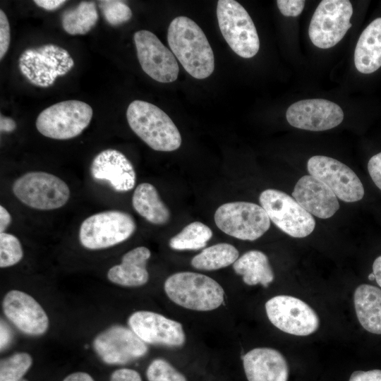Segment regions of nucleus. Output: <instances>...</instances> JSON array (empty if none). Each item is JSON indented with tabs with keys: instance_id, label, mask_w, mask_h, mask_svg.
Returning <instances> with one entry per match:
<instances>
[{
	"instance_id": "f257e3e1",
	"label": "nucleus",
	"mask_w": 381,
	"mask_h": 381,
	"mask_svg": "<svg viewBox=\"0 0 381 381\" xmlns=\"http://www.w3.org/2000/svg\"><path fill=\"white\" fill-rule=\"evenodd\" d=\"M167 41L171 51L184 69L196 79L209 77L214 69L212 49L202 29L186 16L169 24Z\"/></svg>"
},
{
	"instance_id": "cd10ccee",
	"label": "nucleus",
	"mask_w": 381,
	"mask_h": 381,
	"mask_svg": "<svg viewBox=\"0 0 381 381\" xmlns=\"http://www.w3.org/2000/svg\"><path fill=\"white\" fill-rule=\"evenodd\" d=\"M212 234L209 226L200 222H193L173 236L169 245L176 250H200L206 246Z\"/></svg>"
},
{
	"instance_id": "a18cd8bd",
	"label": "nucleus",
	"mask_w": 381,
	"mask_h": 381,
	"mask_svg": "<svg viewBox=\"0 0 381 381\" xmlns=\"http://www.w3.org/2000/svg\"><path fill=\"white\" fill-rule=\"evenodd\" d=\"M368 278V279L370 280V281L375 280V275H374L373 273L369 274Z\"/></svg>"
},
{
	"instance_id": "5701e85b",
	"label": "nucleus",
	"mask_w": 381,
	"mask_h": 381,
	"mask_svg": "<svg viewBox=\"0 0 381 381\" xmlns=\"http://www.w3.org/2000/svg\"><path fill=\"white\" fill-rule=\"evenodd\" d=\"M353 303L361 326L369 332L381 334V289L361 284L355 290Z\"/></svg>"
},
{
	"instance_id": "a211bd4d",
	"label": "nucleus",
	"mask_w": 381,
	"mask_h": 381,
	"mask_svg": "<svg viewBox=\"0 0 381 381\" xmlns=\"http://www.w3.org/2000/svg\"><path fill=\"white\" fill-rule=\"evenodd\" d=\"M92 177L105 181L119 193L132 190L136 182V174L130 160L120 151L107 149L97 154L90 165Z\"/></svg>"
},
{
	"instance_id": "c756f323",
	"label": "nucleus",
	"mask_w": 381,
	"mask_h": 381,
	"mask_svg": "<svg viewBox=\"0 0 381 381\" xmlns=\"http://www.w3.org/2000/svg\"><path fill=\"white\" fill-rule=\"evenodd\" d=\"M23 256V250L18 238L8 233H0V267L13 266L19 262Z\"/></svg>"
},
{
	"instance_id": "9d476101",
	"label": "nucleus",
	"mask_w": 381,
	"mask_h": 381,
	"mask_svg": "<svg viewBox=\"0 0 381 381\" xmlns=\"http://www.w3.org/2000/svg\"><path fill=\"white\" fill-rule=\"evenodd\" d=\"M351 3L348 0H323L311 18L308 35L318 48L329 49L339 42L351 27Z\"/></svg>"
},
{
	"instance_id": "dca6fc26",
	"label": "nucleus",
	"mask_w": 381,
	"mask_h": 381,
	"mask_svg": "<svg viewBox=\"0 0 381 381\" xmlns=\"http://www.w3.org/2000/svg\"><path fill=\"white\" fill-rule=\"evenodd\" d=\"M286 118L295 128L322 131L339 125L344 119L341 108L325 99H308L298 101L287 109Z\"/></svg>"
},
{
	"instance_id": "c9c22d12",
	"label": "nucleus",
	"mask_w": 381,
	"mask_h": 381,
	"mask_svg": "<svg viewBox=\"0 0 381 381\" xmlns=\"http://www.w3.org/2000/svg\"><path fill=\"white\" fill-rule=\"evenodd\" d=\"M110 381H142V378L135 370L120 368L113 372Z\"/></svg>"
},
{
	"instance_id": "e433bc0d",
	"label": "nucleus",
	"mask_w": 381,
	"mask_h": 381,
	"mask_svg": "<svg viewBox=\"0 0 381 381\" xmlns=\"http://www.w3.org/2000/svg\"><path fill=\"white\" fill-rule=\"evenodd\" d=\"M349 381H381V370L354 371Z\"/></svg>"
},
{
	"instance_id": "412c9836",
	"label": "nucleus",
	"mask_w": 381,
	"mask_h": 381,
	"mask_svg": "<svg viewBox=\"0 0 381 381\" xmlns=\"http://www.w3.org/2000/svg\"><path fill=\"white\" fill-rule=\"evenodd\" d=\"M150 256V250L145 246L129 250L123 255L120 264L109 270V280L114 284L128 287L145 284L149 279L146 265Z\"/></svg>"
},
{
	"instance_id": "b1692460",
	"label": "nucleus",
	"mask_w": 381,
	"mask_h": 381,
	"mask_svg": "<svg viewBox=\"0 0 381 381\" xmlns=\"http://www.w3.org/2000/svg\"><path fill=\"white\" fill-rule=\"evenodd\" d=\"M134 210L147 222L157 225L167 223L170 212L163 202L156 188L151 183H140L132 197Z\"/></svg>"
},
{
	"instance_id": "72a5a7b5",
	"label": "nucleus",
	"mask_w": 381,
	"mask_h": 381,
	"mask_svg": "<svg viewBox=\"0 0 381 381\" xmlns=\"http://www.w3.org/2000/svg\"><path fill=\"white\" fill-rule=\"evenodd\" d=\"M277 5L284 16H298L304 8L305 1L303 0H277Z\"/></svg>"
},
{
	"instance_id": "4c0bfd02",
	"label": "nucleus",
	"mask_w": 381,
	"mask_h": 381,
	"mask_svg": "<svg viewBox=\"0 0 381 381\" xmlns=\"http://www.w3.org/2000/svg\"><path fill=\"white\" fill-rule=\"evenodd\" d=\"M64 0H35L34 3L40 8L47 11H54L64 5Z\"/></svg>"
},
{
	"instance_id": "4468645a",
	"label": "nucleus",
	"mask_w": 381,
	"mask_h": 381,
	"mask_svg": "<svg viewBox=\"0 0 381 381\" xmlns=\"http://www.w3.org/2000/svg\"><path fill=\"white\" fill-rule=\"evenodd\" d=\"M92 346L98 356L106 363L123 365L144 356L148 348L130 328L114 325L99 333Z\"/></svg>"
},
{
	"instance_id": "49530a36",
	"label": "nucleus",
	"mask_w": 381,
	"mask_h": 381,
	"mask_svg": "<svg viewBox=\"0 0 381 381\" xmlns=\"http://www.w3.org/2000/svg\"><path fill=\"white\" fill-rule=\"evenodd\" d=\"M19 381H27V380H24V379H22V380H19Z\"/></svg>"
},
{
	"instance_id": "aec40b11",
	"label": "nucleus",
	"mask_w": 381,
	"mask_h": 381,
	"mask_svg": "<svg viewBox=\"0 0 381 381\" xmlns=\"http://www.w3.org/2000/svg\"><path fill=\"white\" fill-rule=\"evenodd\" d=\"M243 365L248 381H287L289 367L284 356L277 350L255 348L243 357Z\"/></svg>"
},
{
	"instance_id": "37998d69",
	"label": "nucleus",
	"mask_w": 381,
	"mask_h": 381,
	"mask_svg": "<svg viewBox=\"0 0 381 381\" xmlns=\"http://www.w3.org/2000/svg\"><path fill=\"white\" fill-rule=\"evenodd\" d=\"M9 332L5 324L1 322V349L5 347L8 344L9 339Z\"/></svg>"
},
{
	"instance_id": "2eb2a0df",
	"label": "nucleus",
	"mask_w": 381,
	"mask_h": 381,
	"mask_svg": "<svg viewBox=\"0 0 381 381\" xmlns=\"http://www.w3.org/2000/svg\"><path fill=\"white\" fill-rule=\"evenodd\" d=\"M128 324L146 344L177 348L186 341L182 325L157 313L136 311L128 318Z\"/></svg>"
},
{
	"instance_id": "79ce46f5",
	"label": "nucleus",
	"mask_w": 381,
	"mask_h": 381,
	"mask_svg": "<svg viewBox=\"0 0 381 381\" xmlns=\"http://www.w3.org/2000/svg\"><path fill=\"white\" fill-rule=\"evenodd\" d=\"M373 273L377 284L381 287V255L377 257L373 264Z\"/></svg>"
},
{
	"instance_id": "c85d7f7f",
	"label": "nucleus",
	"mask_w": 381,
	"mask_h": 381,
	"mask_svg": "<svg viewBox=\"0 0 381 381\" xmlns=\"http://www.w3.org/2000/svg\"><path fill=\"white\" fill-rule=\"evenodd\" d=\"M32 363V357L25 352L16 353L2 359L0 363V381L22 380Z\"/></svg>"
},
{
	"instance_id": "2f4dec72",
	"label": "nucleus",
	"mask_w": 381,
	"mask_h": 381,
	"mask_svg": "<svg viewBox=\"0 0 381 381\" xmlns=\"http://www.w3.org/2000/svg\"><path fill=\"white\" fill-rule=\"evenodd\" d=\"M148 381H187L167 361L162 358L153 360L146 371Z\"/></svg>"
},
{
	"instance_id": "ddd939ff",
	"label": "nucleus",
	"mask_w": 381,
	"mask_h": 381,
	"mask_svg": "<svg viewBox=\"0 0 381 381\" xmlns=\"http://www.w3.org/2000/svg\"><path fill=\"white\" fill-rule=\"evenodd\" d=\"M133 40L139 63L147 75L159 83H171L177 79L179 68L175 56L153 32L137 31Z\"/></svg>"
},
{
	"instance_id": "1a4fd4ad",
	"label": "nucleus",
	"mask_w": 381,
	"mask_h": 381,
	"mask_svg": "<svg viewBox=\"0 0 381 381\" xmlns=\"http://www.w3.org/2000/svg\"><path fill=\"white\" fill-rule=\"evenodd\" d=\"M270 219L282 231L294 238H303L314 230L312 214L288 194L276 189L263 190L259 197Z\"/></svg>"
},
{
	"instance_id": "bb28decb",
	"label": "nucleus",
	"mask_w": 381,
	"mask_h": 381,
	"mask_svg": "<svg viewBox=\"0 0 381 381\" xmlns=\"http://www.w3.org/2000/svg\"><path fill=\"white\" fill-rule=\"evenodd\" d=\"M99 16L93 1H81L76 7L64 12L62 27L69 35H85L97 23Z\"/></svg>"
},
{
	"instance_id": "6ab92c4d",
	"label": "nucleus",
	"mask_w": 381,
	"mask_h": 381,
	"mask_svg": "<svg viewBox=\"0 0 381 381\" xmlns=\"http://www.w3.org/2000/svg\"><path fill=\"white\" fill-rule=\"evenodd\" d=\"M292 195L303 208L318 218H329L339 208L332 190L311 175H305L297 181Z\"/></svg>"
},
{
	"instance_id": "f3484780",
	"label": "nucleus",
	"mask_w": 381,
	"mask_h": 381,
	"mask_svg": "<svg viewBox=\"0 0 381 381\" xmlns=\"http://www.w3.org/2000/svg\"><path fill=\"white\" fill-rule=\"evenodd\" d=\"M2 306L7 318L22 332L40 336L47 332V315L29 294L18 290L10 291L5 295Z\"/></svg>"
},
{
	"instance_id": "4be33fe9",
	"label": "nucleus",
	"mask_w": 381,
	"mask_h": 381,
	"mask_svg": "<svg viewBox=\"0 0 381 381\" xmlns=\"http://www.w3.org/2000/svg\"><path fill=\"white\" fill-rule=\"evenodd\" d=\"M356 69L364 74L381 66V18L372 21L363 31L354 51Z\"/></svg>"
},
{
	"instance_id": "58836bf2",
	"label": "nucleus",
	"mask_w": 381,
	"mask_h": 381,
	"mask_svg": "<svg viewBox=\"0 0 381 381\" xmlns=\"http://www.w3.org/2000/svg\"><path fill=\"white\" fill-rule=\"evenodd\" d=\"M16 128V122L11 118L2 116H0L1 132L11 133Z\"/></svg>"
},
{
	"instance_id": "0eeeda50",
	"label": "nucleus",
	"mask_w": 381,
	"mask_h": 381,
	"mask_svg": "<svg viewBox=\"0 0 381 381\" xmlns=\"http://www.w3.org/2000/svg\"><path fill=\"white\" fill-rule=\"evenodd\" d=\"M14 195L30 207L50 210L63 207L70 198L68 185L58 176L44 171H30L13 184Z\"/></svg>"
},
{
	"instance_id": "9b49d317",
	"label": "nucleus",
	"mask_w": 381,
	"mask_h": 381,
	"mask_svg": "<svg viewBox=\"0 0 381 381\" xmlns=\"http://www.w3.org/2000/svg\"><path fill=\"white\" fill-rule=\"evenodd\" d=\"M265 310L273 325L290 334L308 336L319 327V318L313 309L294 296H274L266 302Z\"/></svg>"
},
{
	"instance_id": "f8f14e48",
	"label": "nucleus",
	"mask_w": 381,
	"mask_h": 381,
	"mask_svg": "<svg viewBox=\"0 0 381 381\" xmlns=\"http://www.w3.org/2000/svg\"><path fill=\"white\" fill-rule=\"evenodd\" d=\"M307 169L310 175L327 185L342 201L353 202L363 198L361 180L344 163L329 157L315 155L308 159Z\"/></svg>"
},
{
	"instance_id": "a19ab883",
	"label": "nucleus",
	"mask_w": 381,
	"mask_h": 381,
	"mask_svg": "<svg viewBox=\"0 0 381 381\" xmlns=\"http://www.w3.org/2000/svg\"><path fill=\"white\" fill-rule=\"evenodd\" d=\"M63 381H95L87 373L76 372L66 376Z\"/></svg>"
},
{
	"instance_id": "6e6552de",
	"label": "nucleus",
	"mask_w": 381,
	"mask_h": 381,
	"mask_svg": "<svg viewBox=\"0 0 381 381\" xmlns=\"http://www.w3.org/2000/svg\"><path fill=\"white\" fill-rule=\"evenodd\" d=\"M224 233L243 241H255L270 228V219L262 206L250 202H231L220 205L214 216Z\"/></svg>"
},
{
	"instance_id": "c03bdc74",
	"label": "nucleus",
	"mask_w": 381,
	"mask_h": 381,
	"mask_svg": "<svg viewBox=\"0 0 381 381\" xmlns=\"http://www.w3.org/2000/svg\"><path fill=\"white\" fill-rule=\"evenodd\" d=\"M74 66V61L71 57L69 58L67 67L71 69Z\"/></svg>"
},
{
	"instance_id": "a878e982",
	"label": "nucleus",
	"mask_w": 381,
	"mask_h": 381,
	"mask_svg": "<svg viewBox=\"0 0 381 381\" xmlns=\"http://www.w3.org/2000/svg\"><path fill=\"white\" fill-rule=\"evenodd\" d=\"M238 255V250L235 246L219 243L204 248L192 258L190 264L200 270H217L233 265Z\"/></svg>"
},
{
	"instance_id": "ea45409f",
	"label": "nucleus",
	"mask_w": 381,
	"mask_h": 381,
	"mask_svg": "<svg viewBox=\"0 0 381 381\" xmlns=\"http://www.w3.org/2000/svg\"><path fill=\"white\" fill-rule=\"evenodd\" d=\"M11 222V216L7 210L0 206V233L5 232Z\"/></svg>"
},
{
	"instance_id": "f03ea898",
	"label": "nucleus",
	"mask_w": 381,
	"mask_h": 381,
	"mask_svg": "<svg viewBox=\"0 0 381 381\" xmlns=\"http://www.w3.org/2000/svg\"><path fill=\"white\" fill-rule=\"evenodd\" d=\"M131 130L150 147L156 151L171 152L181 145V136L171 118L150 102L136 99L126 110Z\"/></svg>"
},
{
	"instance_id": "f704fd0d",
	"label": "nucleus",
	"mask_w": 381,
	"mask_h": 381,
	"mask_svg": "<svg viewBox=\"0 0 381 381\" xmlns=\"http://www.w3.org/2000/svg\"><path fill=\"white\" fill-rule=\"evenodd\" d=\"M368 170L375 184L381 190V152L370 159Z\"/></svg>"
},
{
	"instance_id": "20e7f679",
	"label": "nucleus",
	"mask_w": 381,
	"mask_h": 381,
	"mask_svg": "<svg viewBox=\"0 0 381 381\" xmlns=\"http://www.w3.org/2000/svg\"><path fill=\"white\" fill-rule=\"evenodd\" d=\"M133 217L121 210H107L87 217L81 224L79 239L90 250L107 248L128 239L135 232Z\"/></svg>"
},
{
	"instance_id": "7ed1b4c3",
	"label": "nucleus",
	"mask_w": 381,
	"mask_h": 381,
	"mask_svg": "<svg viewBox=\"0 0 381 381\" xmlns=\"http://www.w3.org/2000/svg\"><path fill=\"white\" fill-rule=\"evenodd\" d=\"M169 298L176 305L196 311H210L224 301V291L212 278L197 272H179L164 284Z\"/></svg>"
},
{
	"instance_id": "39448f33",
	"label": "nucleus",
	"mask_w": 381,
	"mask_h": 381,
	"mask_svg": "<svg viewBox=\"0 0 381 381\" xmlns=\"http://www.w3.org/2000/svg\"><path fill=\"white\" fill-rule=\"evenodd\" d=\"M93 111L87 103L75 99L51 105L38 115L35 125L44 136L68 140L79 135L90 124Z\"/></svg>"
},
{
	"instance_id": "473e14b6",
	"label": "nucleus",
	"mask_w": 381,
	"mask_h": 381,
	"mask_svg": "<svg viewBox=\"0 0 381 381\" xmlns=\"http://www.w3.org/2000/svg\"><path fill=\"white\" fill-rule=\"evenodd\" d=\"M10 25L6 15L0 10V59L6 54L10 44Z\"/></svg>"
},
{
	"instance_id": "7c9ffc66",
	"label": "nucleus",
	"mask_w": 381,
	"mask_h": 381,
	"mask_svg": "<svg viewBox=\"0 0 381 381\" xmlns=\"http://www.w3.org/2000/svg\"><path fill=\"white\" fill-rule=\"evenodd\" d=\"M99 7L106 21L111 25H119L128 22L132 17V11L123 1L104 0L98 2Z\"/></svg>"
},
{
	"instance_id": "423d86ee",
	"label": "nucleus",
	"mask_w": 381,
	"mask_h": 381,
	"mask_svg": "<svg viewBox=\"0 0 381 381\" xmlns=\"http://www.w3.org/2000/svg\"><path fill=\"white\" fill-rule=\"evenodd\" d=\"M217 16L222 36L237 55L249 59L258 52L260 40L256 28L250 15L238 1H218Z\"/></svg>"
},
{
	"instance_id": "393cba45",
	"label": "nucleus",
	"mask_w": 381,
	"mask_h": 381,
	"mask_svg": "<svg viewBox=\"0 0 381 381\" xmlns=\"http://www.w3.org/2000/svg\"><path fill=\"white\" fill-rule=\"evenodd\" d=\"M234 272L241 275L243 281L249 286L260 284L265 287L274 280V272L267 256L257 250L243 254L233 264Z\"/></svg>"
}]
</instances>
